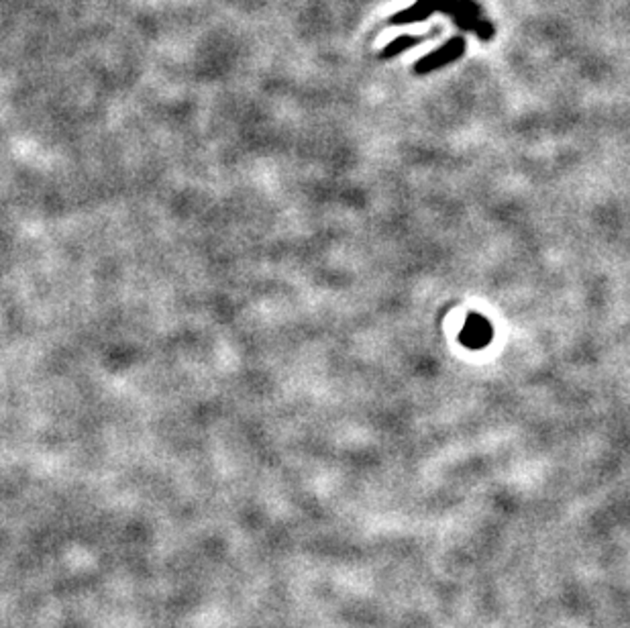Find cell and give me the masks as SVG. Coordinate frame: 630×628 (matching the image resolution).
Masks as SVG:
<instances>
[{"label": "cell", "mask_w": 630, "mask_h": 628, "mask_svg": "<svg viewBox=\"0 0 630 628\" xmlns=\"http://www.w3.org/2000/svg\"><path fill=\"white\" fill-rule=\"evenodd\" d=\"M487 339H492V327L480 319V316H471L465 325V331L461 334V341L467 343L469 347H480Z\"/></svg>", "instance_id": "obj_1"}, {"label": "cell", "mask_w": 630, "mask_h": 628, "mask_svg": "<svg viewBox=\"0 0 630 628\" xmlns=\"http://www.w3.org/2000/svg\"><path fill=\"white\" fill-rule=\"evenodd\" d=\"M420 37H412V35H402V37H398L396 41H392L390 45H386L384 47V51H381V57H392V55H398L402 49H406V47H412L414 43H418Z\"/></svg>", "instance_id": "obj_2"}]
</instances>
